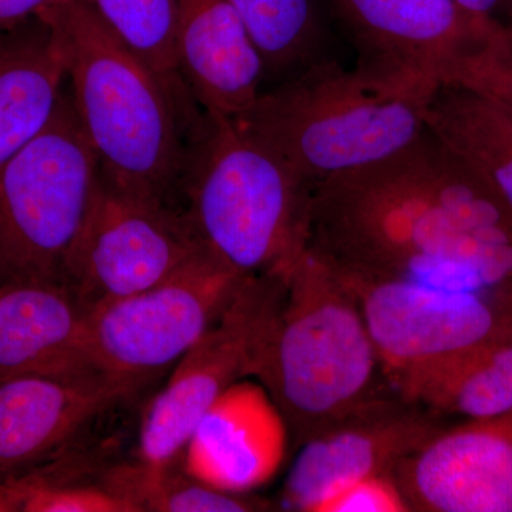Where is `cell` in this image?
Listing matches in <instances>:
<instances>
[{"label": "cell", "mask_w": 512, "mask_h": 512, "mask_svg": "<svg viewBox=\"0 0 512 512\" xmlns=\"http://www.w3.org/2000/svg\"><path fill=\"white\" fill-rule=\"evenodd\" d=\"M181 188L202 249L238 275L285 274L306 248L311 184L242 121L205 116Z\"/></svg>", "instance_id": "4"}, {"label": "cell", "mask_w": 512, "mask_h": 512, "mask_svg": "<svg viewBox=\"0 0 512 512\" xmlns=\"http://www.w3.org/2000/svg\"><path fill=\"white\" fill-rule=\"evenodd\" d=\"M100 177L66 87L47 126L0 167V288L63 286Z\"/></svg>", "instance_id": "6"}, {"label": "cell", "mask_w": 512, "mask_h": 512, "mask_svg": "<svg viewBox=\"0 0 512 512\" xmlns=\"http://www.w3.org/2000/svg\"><path fill=\"white\" fill-rule=\"evenodd\" d=\"M437 414L396 393L384 394L362 409L301 441L284 491L282 507L320 512L340 491L373 474L393 473L440 429Z\"/></svg>", "instance_id": "11"}, {"label": "cell", "mask_w": 512, "mask_h": 512, "mask_svg": "<svg viewBox=\"0 0 512 512\" xmlns=\"http://www.w3.org/2000/svg\"><path fill=\"white\" fill-rule=\"evenodd\" d=\"M409 501L393 473L356 481L323 505L320 512H409Z\"/></svg>", "instance_id": "26"}, {"label": "cell", "mask_w": 512, "mask_h": 512, "mask_svg": "<svg viewBox=\"0 0 512 512\" xmlns=\"http://www.w3.org/2000/svg\"><path fill=\"white\" fill-rule=\"evenodd\" d=\"M244 278L202 252L160 284L94 309L87 329L90 365L137 392L180 362Z\"/></svg>", "instance_id": "8"}, {"label": "cell", "mask_w": 512, "mask_h": 512, "mask_svg": "<svg viewBox=\"0 0 512 512\" xmlns=\"http://www.w3.org/2000/svg\"><path fill=\"white\" fill-rule=\"evenodd\" d=\"M448 84L481 94L512 120V46L505 32L467 57Z\"/></svg>", "instance_id": "25"}, {"label": "cell", "mask_w": 512, "mask_h": 512, "mask_svg": "<svg viewBox=\"0 0 512 512\" xmlns=\"http://www.w3.org/2000/svg\"><path fill=\"white\" fill-rule=\"evenodd\" d=\"M289 433L272 394L247 377L231 384L202 414L185 444L181 467L222 493L251 495L284 467Z\"/></svg>", "instance_id": "14"}, {"label": "cell", "mask_w": 512, "mask_h": 512, "mask_svg": "<svg viewBox=\"0 0 512 512\" xmlns=\"http://www.w3.org/2000/svg\"><path fill=\"white\" fill-rule=\"evenodd\" d=\"M53 0H0V33L39 15Z\"/></svg>", "instance_id": "27"}, {"label": "cell", "mask_w": 512, "mask_h": 512, "mask_svg": "<svg viewBox=\"0 0 512 512\" xmlns=\"http://www.w3.org/2000/svg\"><path fill=\"white\" fill-rule=\"evenodd\" d=\"M229 2L244 20L261 53L266 82H282L329 57L318 0Z\"/></svg>", "instance_id": "21"}, {"label": "cell", "mask_w": 512, "mask_h": 512, "mask_svg": "<svg viewBox=\"0 0 512 512\" xmlns=\"http://www.w3.org/2000/svg\"><path fill=\"white\" fill-rule=\"evenodd\" d=\"M20 491L16 481L0 484V512H19Z\"/></svg>", "instance_id": "29"}, {"label": "cell", "mask_w": 512, "mask_h": 512, "mask_svg": "<svg viewBox=\"0 0 512 512\" xmlns=\"http://www.w3.org/2000/svg\"><path fill=\"white\" fill-rule=\"evenodd\" d=\"M306 248L342 275L512 296V215L427 128L311 185Z\"/></svg>", "instance_id": "1"}, {"label": "cell", "mask_w": 512, "mask_h": 512, "mask_svg": "<svg viewBox=\"0 0 512 512\" xmlns=\"http://www.w3.org/2000/svg\"><path fill=\"white\" fill-rule=\"evenodd\" d=\"M67 87V60L49 22L0 33V167L47 126Z\"/></svg>", "instance_id": "18"}, {"label": "cell", "mask_w": 512, "mask_h": 512, "mask_svg": "<svg viewBox=\"0 0 512 512\" xmlns=\"http://www.w3.org/2000/svg\"><path fill=\"white\" fill-rule=\"evenodd\" d=\"M357 62L450 83L460 64L504 33L454 0H332Z\"/></svg>", "instance_id": "12"}, {"label": "cell", "mask_w": 512, "mask_h": 512, "mask_svg": "<svg viewBox=\"0 0 512 512\" xmlns=\"http://www.w3.org/2000/svg\"><path fill=\"white\" fill-rule=\"evenodd\" d=\"M397 396L437 416L478 419L511 412L512 332L424 373Z\"/></svg>", "instance_id": "20"}, {"label": "cell", "mask_w": 512, "mask_h": 512, "mask_svg": "<svg viewBox=\"0 0 512 512\" xmlns=\"http://www.w3.org/2000/svg\"><path fill=\"white\" fill-rule=\"evenodd\" d=\"M336 275L362 309L393 393L454 357L512 332V296Z\"/></svg>", "instance_id": "9"}, {"label": "cell", "mask_w": 512, "mask_h": 512, "mask_svg": "<svg viewBox=\"0 0 512 512\" xmlns=\"http://www.w3.org/2000/svg\"><path fill=\"white\" fill-rule=\"evenodd\" d=\"M393 474L412 511L512 512V410L440 427Z\"/></svg>", "instance_id": "13"}, {"label": "cell", "mask_w": 512, "mask_h": 512, "mask_svg": "<svg viewBox=\"0 0 512 512\" xmlns=\"http://www.w3.org/2000/svg\"><path fill=\"white\" fill-rule=\"evenodd\" d=\"M39 15L62 42L67 90L103 180L174 205L187 158L173 94L89 0H53Z\"/></svg>", "instance_id": "2"}, {"label": "cell", "mask_w": 512, "mask_h": 512, "mask_svg": "<svg viewBox=\"0 0 512 512\" xmlns=\"http://www.w3.org/2000/svg\"><path fill=\"white\" fill-rule=\"evenodd\" d=\"M205 252L183 211L100 177L63 286L90 313L160 284Z\"/></svg>", "instance_id": "10"}, {"label": "cell", "mask_w": 512, "mask_h": 512, "mask_svg": "<svg viewBox=\"0 0 512 512\" xmlns=\"http://www.w3.org/2000/svg\"><path fill=\"white\" fill-rule=\"evenodd\" d=\"M175 56L205 116L242 119L265 90L264 60L229 0H178Z\"/></svg>", "instance_id": "16"}, {"label": "cell", "mask_w": 512, "mask_h": 512, "mask_svg": "<svg viewBox=\"0 0 512 512\" xmlns=\"http://www.w3.org/2000/svg\"><path fill=\"white\" fill-rule=\"evenodd\" d=\"M427 128L497 192L512 215V120L493 101L456 84L431 97Z\"/></svg>", "instance_id": "19"}, {"label": "cell", "mask_w": 512, "mask_h": 512, "mask_svg": "<svg viewBox=\"0 0 512 512\" xmlns=\"http://www.w3.org/2000/svg\"><path fill=\"white\" fill-rule=\"evenodd\" d=\"M285 293V274L245 276L204 336L147 404L137 461L153 470L180 463L195 424L238 380L258 379Z\"/></svg>", "instance_id": "7"}, {"label": "cell", "mask_w": 512, "mask_h": 512, "mask_svg": "<svg viewBox=\"0 0 512 512\" xmlns=\"http://www.w3.org/2000/svg\"><path fill=\"white\" fill-rule=\"evenodd\" d=\"M89 316L64 286H2L0 382L23 376L72 377L97 372L87 353Z\"/></svg>", "instance_id": "17"}, {"label": "cell", "mask_w": 512, "mask_h": 512, "mask_svg": "<svg viewBox=\"0 0 512 512\" xmlns=\"http://www.w3.org/2000/svg\"><path fill=\"white\" fill-rule=\"evenodd\" d=\"M20 512H134V508L103 483L74 484L28 476L16 480Z\"/></svg>", "instance_id": "24"}, {"label": "cell", "mask_w": 512, "mask_h": 512, "mask_svg": "<svg viewBox=\"0 0 512 512\" xmlns=\"http://www.w3.org/2000/svg\"><path fill=\"white\" fill-rule=\"evenodd\" d=\"M379 356L348 286L308 248L285 293L258 380L301 441L384 396ZM386 382V380H384Z\"/></svg>", "instance_id": "5"}, {"label": "cell", "mask_w": 512, "mask_h": 512, "mask_svg": "<svg viewBox=\"0 0 512 512\" xmlns=\"http://www.w3.org/2000/svg\"><path fill=\"white\" fill-rule=\"evenodd\" d=\"M97 16L160 77L178 100L183 77L175 56L178 0H89Z\"/></svg>", "instance_id": "23"}, {"label": "cell", "mask_w": 512, "mask_h": 512, "mask_svg": "<svg viewBox=\"0 0 512 512\" xmlns=\"http://www.w3.org/2000/svg\"><path fill=\"white\" fill-rule=\"evenodd\" d=\"M461 9L476 18L501 23L512 8V0H454Z\"/></svg>", "instance_id": "28"}, {"label": "cell", "mask_w": 512, "mask_h": 512, "mask_svg": "<svg viewBox=\"0 0 512 512\" xmlns=\"http://www.w3.org/2000/svg\"><path fill=\"white\" fill-rule=\"evenodd\" d=\"M136 393L103 373L0 382V484L56 463L77 434Z\"/></svg>", "instance_id": "15"}, {"label": "cell", "mask_w": 512, "mask_h": 512, "mask_svg": "<svg viewBox=\"0 0 512 512\" xmlns=\"http://www.w3.org/2000/svg\"><path fill=\"white\" fill-rule=\"evenodd\" d=\"M440 84L326 57L264 90L242 121L315 184L400 153L427 130Z\"/></svg>", "instance_id": "3"}, {"label": "cell", "mask_w": 512, "mask_h": 512, "mask_svg": "<svg viewBox=\"0 0 512 512\" xmlns=\"http://www.w3.org/2000/svg\"><path fill=\"white\" fill-rule=\"evenodd\" d=\"M101 483L131 504L134 512H245L268 510L254 495H235L195 480L181 461L164 470L123 464L104 474Z\"/></svg>", "instance_id": "22"}, {"label": "cell", "mask_w": 512, "mask_h": 512, "mask_svg": "<svg viewBox=\"0 0 512 512\" xmlns=\"http://www.w3.org/2000/svg\"><path fill=\"white\" fill-rule=\"evenodd\" d=\"M503 28L505 35H507L508 42L512 46V8L510 12L505 16V20H503Z\"/></svg>", "instance_id": "30"}]
</instances>
